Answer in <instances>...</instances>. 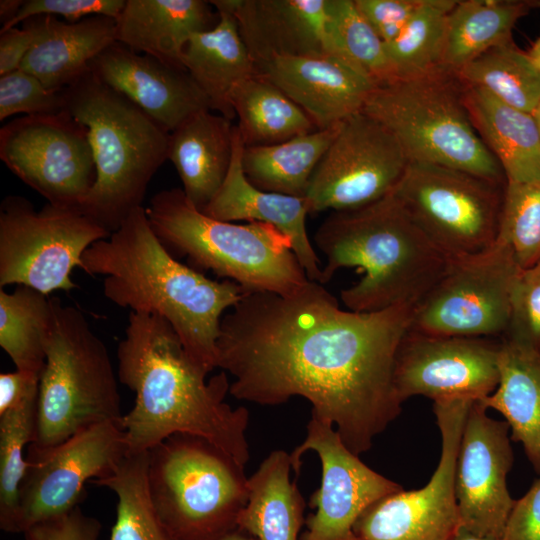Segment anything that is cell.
Returning <instances> with one entry per match:
<instances>
[{
  "label": "cell",
  "mask_w": 540,
  "mask_h": 540,
  "mask_svg": "<svg viewBox=\"0 0 540 540\" xmlns=\"http://www.w3.org/2000/svg\"><path fill=\"white\" fill-rule=\"evenodd\" d=\"M413 310H344L314 281L286 295L244 291L222 317L218 367L233 377L236 399L267 406L307 399L311 415L335 425L359 456L401 413L394 364Z\"/></svg>",
  "instance_id": "obj_1"
},
{
  "label": "cell",
  "mask_w": 540,
  "mask_h": 540,
  "mask_svg": "<svg viewBox=\"0 0 540 540\" xmlns=\"http://www.w3.org/2000/svg\"><path fill=\"white\" fill-rule=\"evenodd\" d=\"M118 379L135 393L121 419L129 452L149 451L177 433L202 437L245 467L249 412L225 402L230 383L195 361L163 318L130 312L117 348Z\"/></svg>",
  "instance_id": "obj_2"
},
{
  "label": "cell",
  "mask_w": 540,
  "mask_h": 540,
  "mask_svg": "<svg viewBox=\"0 0 540 540\" xmlns=\"http://www.w3.org/2000/svg\"><path fill=\"white\" fill-rule=\"evenodd\" d=\"M80 269L104 276V296L115 305L165 319L206 370L218 367L223 313L239 302L244 290L176 260L154 233L143 206L108 238L88 248Z\"/></svg>",
  "instance_id": "obj_3"
},
{
  "label": "cell",
  "mask_w": 540,
  "mask_h": 540,
  "mask_svg": "<svg viewBox=\"0 0 540 540\" xmlns=\"http://www.w3.org/2000/svg\"><path fill=\"white\" fill-rule=\"evenodd\" d=\"M316 248L326 258L320 284L341 268L357 267L362 278L341 291L348 310L375 312L416 305L449 262L419 229L392 192L367 206L333 211L317 228Z\"/></svg>",
  "instance_id": "obj_4"
},
{
  "label": "cell",
  "mask_w": 540,
  "mask_h": 540,
  "mask_svg": "<svg viewBox=\"0 0 540 540\" xmlns=\"http://www.w3.org/2000/svg\"><path fill=\"white\" fill-rule=\"evenodd\" d=\"M64 94V110L87 129L96 170L80 208L112 233L142 206L152 177L168 159L170 133L91 72Z\"/></svg>",
  "instance_id": "obj_5"
},
{
  "label": "cell",
  "mask_w": 540,
  "mask_h": 540,
  "mask_svg": "<svg viewBox=\"0 0 540 540\" xmlns=\"http://www.w3.org/2000/svg\"><path fill=\"white\" fill-rule=\"evenodd\" d=\"M165 248L192 266L211 270L244 291L286 295L310 281L290 240L271 225L235 224L198 210L180 188L155 194L145 208Z\"/></svg>",
  "instance_id": "obj_6"
},
{
  "label": "cell",
  "mask_w": 540,
  "mask_h": 540,
  "mask_svg": "<svg viewBox=\"0 0 540 540\" xmlns=\"http://www.w3.org/2000/svg\"><path fill=\"white\" fill-rule=\"evenodd\" d=\"M45 352L35 433L26 459L92 426L121 422L123 417L117 378L104 342L81 311L56 297Z\"/></svg>",
  "instance_id": "obj_7"
},
{
  "label": "cell",
  "mask_w": 540,
  "mask_h": 540,
  "mask_svg": "<svg viewBox=\"0 0 540 540\" xmlns=\"http://www.w3.org/2000/svg\"><path fill=\"white\" fill-rule=\"evenodd\" d=\"M464 83L440 68L377 86L362 111L398 140L409 162L462 170L506 184L503 170L473 127Z\"/></svg>",
  "instance_id": "obj_8"
},
{
  "label": "cell",
  "mask_w": 540,
  "mask_h": 540,
  "mask_svg": "<svg viewBox=\"0 0 540 540\" xmlns=\"http://www.w3.org/2000/svg\"><path fill=\"white\" fill-rule=\"evenodd\" d=\"M244 468L190 434H173L150 449L149 491L171 540H215L236 529L248 501Z\"/></svg>",
  "instance_id": "obj_9"
},
{
  "label": "cell",
  "mask_w": 540,
  "mask_h": 540,
  "mask_svg": "<svg viewBox=\"0 0 540 540\" xmlns=\"http://www.w3.org/2000/svg\"><path fill=\"white\" fill-rule=\"evenodd\" d=\"M110 234L79 207L47 203L36 211L25 197L9 195L0 206V288L69 291L85 251Z\"/></svg>",
  "instance_id": "obj_10"
},
{
  "label": "cell",
  "mask_w": 540,
  "mask_h": 540,
  "mask_svg": "<svg viewBox=\"0 0 540 540\" xmlns=\"http://www.w3.org/2000/svg\"><path fill=\"white\" fill-rule=\"evenodd\" d=\"M505 187L462 170L409 162L392 194L430 241L454 257L496 243Z\"/></svg>",
  "instance_id": "obj_11"
},
{
  "label": "cell",
  "mask_w": 540,
  "mask_h": 540,
  "mask_svg": "<svg viewBox=\"0 0 540 540\" xmlns=\"http://www.w3.org/2000/svg\"><path fill=\"white\" fill-rule=\"evenodd\" d=\"M519 269L500 238L481 253L449 257L442 276L414 308L410 329L439 336L501 338Z\"/></svg>",
  "instance_id": "obj_12"
},
{
  "label": "cell",
  "mask_w": 540,
  "mask_h": 540,
  "mask_svg": "<svg viewBox=\"0 0 540 540\" xmlns=\"http://www.w3.org/2000/svg\"><path fill=\"white\" fill-rule=\"evenodd\" d=\"M473 399L436 401L433 412L441 434L438 465L420 489H403L370 505L357 519L360 540H454L461 518L455 495V467L467 413Z\"/></svg>",
  "instance_id": "obj_13"
},
{
  "label": "cell",
  "mask_w": 540,
  "mask_h": 540,
  "mask_svg": "<svg viewBox=\"0 0 540 540\" xmlns=\"http://www.w3.org/2000/svg\"><path fill=\"white\" fill-rule=\"evenodd\" d=\"M409 164L395 136L360 111L345 119L305 195L309 214L353 210L390 194Z\"/></svg>",
  "instance_id": "obj_14"
},
{
  "label": "cell",
  "mask_w": 540,
  "mask_h": 540,
  "mask_svg": "<svg viewBox=\"0 0 540 540\" xmlns=\"http://www.w3.org/2000/svg\"><path fill=\"white\" fill-rule=\"evenodd\" d=\"M0 158L54 206L80 208L96 179L87 129L65 110L27 115L4 125Z\"/></svg>",
  "instance_id": "obj_15"
},
{
  "label": "cell",
  "mask_w": 540,
  "mask_h": 540,
  "mask_svg": "<svg viewBox=\"0 0 540 540\" xmlns=\"http://www.w3.org/2000/svg\"><path fill=\"white\" fill-rule=\"evenodd\" d=\"M129 450L121 422L83 430L50 451L26 459L14 533L69 513L83 500L85 484L110 476Z\"/></svg>",
  "instance_id": "obj_16"
},
{
  "label": "cell",
  "mask_w": 540,
  "mask_h": 540,
  "mask_svg": "<svg viewBox=\"0 0 540 540\" xmlns=\"http://www.w3.org/2000/svg\"><path fill=\"white\" fill-rule=\"evenodd\" d=\"M308 451L320 459L321 484L312 494L309 505L315 512L305 519L299 540H360L353 530L359 516L402 486L368 467L346 447L331 422L313 415L304 441L291 453L294 472Z\"/></svg>",
  "instance_id": "obj_17"
},
{
  "label": "cell",
  "mask_w": 540,
  "mask_h": 540,
  "mask_svg": "<svg viewBox=\"0 0 540 540\" xmlns=\"http://www.w3.org/2000/svg\"><path fill=\"white\" fill-rule=\"evenodd\" d=\"M500 344V338L430 335L409 327L394 364L400 401L417 395L433 402L484 399L499 382Z\"/></svg>",
  "instance_id": "obj_18"
},
{
  "label": "cell",
  "mask_w": 540,
  "mask_h": 540,
  "mask_svg": "<svg viewBox=\"0 0 540 540\" xmlns=\"http://www.w3.org/2000/svg\"><path fill=\"white\" fill-rule=\"evenodd\" d=\"M506 421L487 415L480 400L466 416L455 467V495L461 527L501 538L515 501L507 488L513 451Z\"/></svg>",
  "instance_id": "obj_19"
},
{
  "label": "cell",
  "mask_w": 540,
  "mask_h": 540,
  "mask_svg": "<svg viewBox=\"0 0 540 540\" xmlns=\"http://www.w3.org/2000/svg\"><path fill=\"white\" fill-rule=\"evenodd\" d=\"M90 72L169 133L195 113L210 110L208 98L186 70L116 41L95 58Z\"/></svg>",
  "instance_id": "obj_20"
},
{
  "label": "cell",
  "mask_w": 540,
  "mask_h": 540,
  "mask_svg": "<svg viewBox=\"0 0 540 540\" xmlns=\"http://www.w3.org/2000/svg\"><path fill=\"white\" fill-rule=\"evenodd\" d=\"M323 130L362 111L377 85L368 77L327 53L280 56L257 66Z\"/></svg>",
  "instance_id": "obj_21"
},
{
  "label": "cell",
  "mask_w": 540,
  "mask_h": 540,
  "mask_svg": "<svg viewBox=\"0 0 540 540\" xmlns=\"http://www.w3.org/2000/svg\"><path fill=\"white\" fill-rule=\"evenodd\" d=\"M244 143L236 125L233 131V154L227 176L203 213L216 220L273 226L291 242L292 250L310 281L320 283L321 261L309 240L306 217L309 214L304 197L263 191L246 178L242 167Z\"/></svg>",
  "instance_id": "obj_22"
},
{
  "label": "cell",
  "mask_w": 540,
  "mask_h": 540,
  "mask_svg": "<svg viewBox=\"0 0 540 540\" xmlns=\"http://www.w3.org/2000/svg\"><path fill=\"white\" fill-rule=\"evenodd\" d=\"M230 11L256 67L280 56L325 53L327 0H213Z\"/></svg>",
  "instance_id": "obj_23"
},
{
  "label": "cell",
  "mask_w": 540,
  "mask_h": 540,
  "mask_svg": "<svg viewBox=\"0 0 540 540\" xmlns=\"http://www.w3.org/2000/svg\"><path fill=\"white\" fill-rule=\"evenodd\" d=\"M213 20L209 1L126 0L116 19V42L184 69L181 55L186 43L212 28Z\"/></svg>",
  "instance_id": "obj_24"
},
{
  "label": "cell",
  "mask_w": 540,
  "mask_h": 540,
  "mask_svg": "<svg viewBox=\"0 0 540 540\" xmlns=\"http://www.w3.org/2000/svg\"><path fill=\"white\" fill-rule=\"evenodd\" d=\"M233 131L231 120L205 109L170 133L168 160L177 170L186 197L200 211L227 176L233 154Z\"/></svg>",
  "instance_id": "obj_25"
},
{
  "label": "cell",
  "mask_w": 540,
  "mask_h": 540,
  "mask_svg": "<svg viewBox=\"0 0 540 540\" xmlns=\"http://www.w3.org/2000/svg\"><path fill=\"white\" fill-rule=\"evenodd\" d=\"M215 8L216 24L188 40L181 64L208 98L210 110L232 120L235 117L231 104L233 90L258 71L234 15L225 8Z\"/></svg>",
  "instance_id": "obj_26"
},
{
  "label": "cell",
  "mask_w": 540,
  "mask_h": 540,
  "mask_svg": "<svg viewBox=\"0 0 540 540\" xmlns=\"http://www.w3.org/2000/svg\"><path fill=\"white\" fill-rule=\"evenodd\" d=\"M42 16V34L20 68L48 89L66 88L90 72L95 58L116 41L114 18L92 16L68 23Z\"/></svg>",
  "instance_id": "obj_27"
},
{
  "label": "cell",
  "mask_w": 540,
  "mask_h": 540,
  "mask_svg": "<svg viewBox=\"0 0 540 540\" xmlns=\"http://www.w3.org/2000/svg\"><path fill=\"white\" fill-rule=\"evenodd\" d=\"M499 382L480 401L506 419L511 439L521 442L535 472L540 475V348L500 338Z\"/></svg>",
  "instance_id": "obj_28"
},
{
  "label": "cell",
  "mask_w": 540,
  "mask_h": 540,
  "mask_svg": "<svg viewBox=\"0 0 540 540\" xmlns=\"http://www.w3.org/2000/svg\"><path fill=\"white\" fill-rule=\"evenodd\" d=\"M464 102L473 127L500 164L506 184L540 181V135L532 115L476 86L465 85Z\"/></svg>",
  "instance_id": "obj_29"
},
{
  "label": "cell",
  "mask_w": 540,
  "mask_h": 540,
  "mask_svg": "<svg viewBox=\"0 0 540 540\" xmlns=\"http://www.w3.org/2000/svg\"><path fill=\"white\" fill-rule=\"evenodd\" d=\"M291 454L272 451L248 478V501L237 528L258 540H299L305 525V500L290 479Z\"/></svg>",
  "instance_id": "obj_30"
},
{
  "label": "cell",
  "mask_w": 540,
  "mask_h": 540,
  "mask_svg": "<svg viewBox=\"0 0 540 540\" xmlns=\"http://www.w3.org/2000/svg\"><path fill=\"white\" fill-rule=\"evenodd\" d=\"M538 7L537 0L457 1L448 15L442 67L457 72L488 49L511 40L518 20Z\"/></svg>",
  "instance_id": "obj_31"
},
{
  "label": "cell",
  "mask_w": 540,
  "mask_h": 540,
  "mask_svg": "<svg viewBox=\"0 0 540 540\" xmlns=\"http://www.w3.org/2000/svg\"><path fill=\"white\" fill-rule=\"evenodd\" d=\"M340 124L273 145L245 146L242 167L246 178L263 191L305 197L310 179Z\"/></svg>",
  "instance_id": "obj_32"
},
{
  "label": "cell",
  "mask_w": 540,
  "mask_h": 540,
  "mask_svg": "<svg viewBox=\"0 0 540 540\" xmlns=\"http://www.w3.org/2000/svg\"><path fill=\"white\" fill-rule=\"evenodd\" d=\"M231 104L246 147L273 145L318 130L297 104L260 74L235 87Z\"/></svg>",
  "instance_id": "obj_33"
},
{
  "label": "cell",
  "mask_w": 540,
  "mask_h": 540,
  "mask_svg": "<svg viewBox=\"0 0 540 540\" xmlns=\"http://www.w3.org/2000/svg\"><path fill=\"white\" fill-rule=\"evenodd\" d=\"M53 319V298L31 287L0 288V346L16 370L41 375Z\"/></svg>",
  "instance_id": "obj_34"
},
{
  "label": "cell",
  "mask_w": 540,
  "mask_h": 540,
  "mask_svg": "<svg viewBox=\"0 0 540 540\" xmlns=\"http://www.w3.org/2000/svg\"><path fill=\"white\" fill-rule=\"evenodd\" d=\"M456 74L465 85L518 110L531 114L540 102V69L513 39L488 49Z\"/></svg>",
  "instance_id": "obj_35"
},
{
  "label": "cell",
  "mask_w": 540,
  "mask_h": 540,
  "mask_svg": "<svg viewBox=\"0 0 540 540\" xmlns=\"http://www.w3.org/2000/svg\"><path fill=\"white\" fill-rule=\"evenodd\" d=\"M147 469L148 451L128 452L110 476L90 482L117 495L110 540H171L154 507Z\"/></svg>",
  "instance_id": "obj_36"
},
{
  "label": "cell",
  "mask_w": 540,
  "mask_h": 540,
  "mask_svg": "<svg viewBox=\"0 0 540 540\" xmlns=\"http://www.w3.org/2000/svg\"><path fill=\"white\" fill-rule=\"evenodd\" d=\"M457 0H423L401 33L384 43L393 80L430 74L442 67L447 20Z\"/></svg>",
  "instance_id": "obj_37"
},
{
  "label": "cell",
  "mask_w": 540,
  "mask_h": 540,
  "mask_svg": "<svg viewBox=\"0 0 540 540\" xmlns=\"http://www.w3.org/2000/svg\"><path fill=\"white\" fill-rule=\"evenodd\" d=\"M324 48L377 86L393 81L384 42L354 0H327Z\"/></svg>",
  "instance_id": "obj_38"
},
{
  "label": "cell",
  "mask_w": 540,
  "mask_h": 540,
  "mask_svg": "<svg viewBox=\"0 0 540 540\" xmlns=\"http://www.w3.org/2000/svg\"><path fill=\"white\" fill-rule=\"evenodd\" d=\"M38 396L0 414V528L14 533L19 489L28 462L24 448L33 441Z\"/></svg>",
  "instance_id": "obj_39"
},
{
  "label": "cell",
  "mask_w": 540,
  "mask_h": 540,
  "mask_svg": "<svg viewBox=\"0 0 540 540\" xmlns=\"http://www.w3.org/2000/svg\"><path fill=\"white\" fill-rule=\"evenodd\" d=\"M498 238L521 269L540 260V181L506 184Z\"/></svg>",
  "instance_id": "obj_40"
},
{
  "label": "cell",
  "mask_w": 540,
  "mask_h": 540,
  "mask_svg": "<svg viewBox=\"0 0 540 540\" xmlns=\"http://www.w3.org/2000/svg\"><path fill=\"white\" fill-rule=\"evenodd\" d=\"M0 120L25 113L57 114L65 109L64 89H48L34 75L19 68L0 75Z\"/></svg>",
  "instance_id": "obj_41"
},
{
  "label": "cell",
  "mask_w": 540,
  "mask_h": 540,
  "mask_svg": "<svg viewBox=\"0 0 540 540\" xmlns=\"http://www.w3.org/2000/svg\"><path fill=\"white\" fill-rule=\"evenodd\" d=\"M501 338L540 348V260L516 273L510 290L509 323Z\"/></svg>",
  "instance_id": "obj_42"
},
{
  "label": "cell",
  "mask_w": 540,
  "mask_h": 540,
  "mask_svg": "<svg viewBox=\"0 0 540 540\" xmlns=\"http://www.w3.org/2000/svg\"><path fill=\"white\" fill-rule=\"evenodd\" d=\"M126 0H26L16 17L1 32L14 28L25 20L42 15L62 16L68 23H76L92 16L117 19Z\"/></svg>",
  "instance_id": "obj_43"
},
{
  "label": "cell",
  "mask_w": 540,
  "mask_h": 540,
  "mask_svg": "<svg viewBox=\"0 0 540 540\" xmlns=\"http://www.w3.org/2000/svg\"><path fill=\"white\" fill-rule=\"evenodd\" d=\"M384 43L393 41L421 6L423 0H354Z\"/></svg>",
  "instance_id": "obj_44"
},
{
  "label": "cell",
  "mask_w": 540,
  "mask_h": 540,
  "mask_svg": "<svg viewBox=\"0 0 540 540\" xmlns=\"http://www.w3.org/2000/svg\"><path fill=\"white\" fill-rule=\"evenodd\" d=\"M102 525L80 507L62 516L40 522L25 531V540H98Z\"/></svg>",
  "instance_id": "obj_45"
},
{
  "label": "cell",
  "mask_w": 540,
  "mask_h": 540,
  "mask_svg": "<svg viewBox=\"0 0 540 540\" xmlns=\"http://www.w3.org/2000/svg\"><path fill=\"white\" fill-rule=\"evenodd\" d=\"M43 31V16L24 21L22 28L0 32V75L15 71L39 40Z\"/></svg>",
  "instance_id": "obj_46"
},
{
  "label": "cell",
  "mask_w": 540,
  "mask_h": 540,
  "mask_svg": "<svg viewBox=\"0 0 540 540\" xmlns=\"http://www.w3.org/2000/svg\"><path fill=\"white\" fill-rule=\"evenodd\" d=\"M501 540H540V478L515 501Z\"/></svg>",
  "instance_id": "obj_47"
},
{
  "label": "cell",
  "mask_w": 540,
  "mask_h": 540,
  "mask_svg": "<svg viewBox=\"0 0 540 540\" xmlns=\"http://www.w3.org/2000/svg\"><path fill=\"white\" fill-rule=\"evenodd\" d=\"M40 375L16 370L0 374V414L38 396Z\"/></svg>",
  "instance_id": "obj_48"
},
{
  "label": "cell",
  "mask_w": 540,
  "mask_h": 540,
  "mask_svg": "<svg viewBox=\"0 0 540 540\" xmlns=\"http://www.w3.org/2000/svg\"><path fill=\"white\" fill-rule=\"evenodd\" d=\"M24 1L20 0H1L0 1V20L2 28L7 26L18 14Z\"/></svg>",
  "instance_id": "obj_49"
},
{
  "label": "cell",
  "mask_w": 540,
  "mask_h": 540,
  "mask_svg": "<svg viewBox=\"0 0 540 540\" xmlns=\"http://www.w3.org/2000/svg\"><path fill=\"white\" fill-rule=\"evenodd\" d=\"M454 540H501V538L492 537V536H479L474 534L467 529L460 527Z\"/></svg>",
  "instance_id": "obj_50"
},
{
  "label": "cell",
  "mask_w": 540,
  "mask_h": 540,
  "mask_svg": "<svg viewBox=\"0 0 540 540\" xmlns=\"http://www.w3.org/2000/svg\"><path fill=\"white\" fill-rule=\"evenodd\" d=\"M215 540H258V539L248 534L247 532L239 528H236Z\"/></svg>",
  "instance_id": "obj_51"
},
{
  "label": "cell",
  "mask_w": 540,
  "mask_h": 540,
  "mask_svg": "<svg viewBox=\"0 0 540 540\" xmlns=\"http://www.w3.org/2000/svg\"><path fill=\"white\" fill-rule=\"evenodd\" d=\"M534 63L540 69V35L532 43L530 49L527 51Z\"/></svg>",
  "instance_id": "obj_52"
},
{
  "label": "cell",
  "mask_w": 540,
  "mask_h": 540,
  "mask_svg": "<svg viewBox=\"0 0 540 540\" xmlns=\"http://www.w3.org/2000/svg\"><path fill=\"white\" fill-rule=\"evenodd\" d=\"M531 115L536 123L537 129L540 135V102L537 104V106L535 107Z\"/></svg>",
  "instance_id": "obj_53"
}]
</instances>
